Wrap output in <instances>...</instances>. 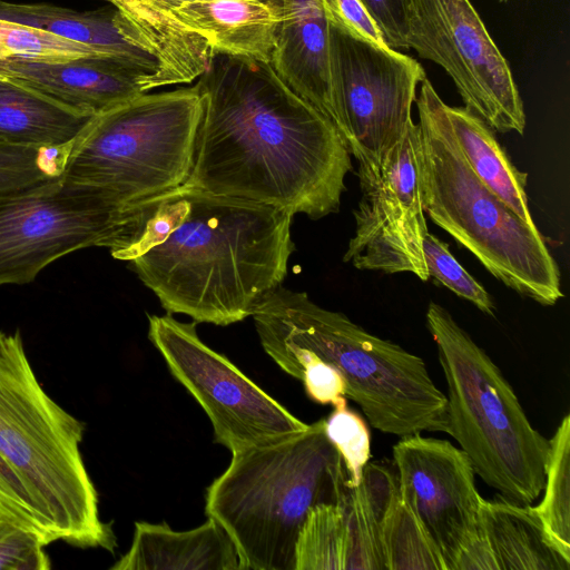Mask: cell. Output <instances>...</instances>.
Instances as JSON below:
<instances>
[{"label": "cell", "mask_w": 570, "mask_h": 570, "mask_svg": "<svg viewBox=\"0 0 570 570\" xmlns=\"http://www.w3.org/2000/svg\"><path fill=\"white\" fill-rule=\"evenodd\" d=\"M148 337L173 376L206 412L215 440L232 453L305 431L297 419L226 356L206 345L195 323L149 315Z\"/></svg>", "instance_id": "11"}, {"label": "cell", "mask_w": 570, "mask_h": 570, "mask_svg": "<svg viewBox=\"0 0 570 570\" xmlns=\"http://www.w3.org/2000/svg\"><path fill=\"white\" fill-rule=\"evenodd\" d=\"M128 24L138 43L153 55L157 71L147 90L189 83L207 68L214 55L207 42L188 33L173 17L184 3L198 0H108Z\"/></svg>", "instance_id": "17"}, {"label": "cell", "mask_w": 570, "mask_h": 570, "mask_svg": "<svg viewBox=\"0 0 570 570\" xmlns=\"http://www.w3.org/2000/svg\"><path fill=\"white\" fill-rule=\"evenodd\" d=\"M333 124L358 166L379 169L413 121L425 72L410 56L328 22Z\"/></svg>", "instance_id": "10"}, {"label": "cell", "mask_w": 570, "mask_h": 570, "mask_svg": "<svg viewBox=\"0 0 570 570\" xmlns=\"http://www.w3.org/2000/svg\"><path fill=\"white\" fill-rule=\"evenodd\" d=\"M382 540L387 570H446L400 484L384 514Z\"/></svg>", "instance_id": "25"}, {"label": "cell", "mask_w": 570, "mask_h": 570, "mask_svg": "<svg viewBox=\"0 0 570 570\" xmlns=\"http://www.w3.org/2000/svg\"><path fill=\"white\" fill-rule=\"evenodd\" d=\"M544 494L533 507L544 529L561 553L570 559V415L549 440Z\"/></svg>", "instance_id": "26"}, {"label": "cell", "mask_w": 570, "mask_h": 570, "mask_svg": "<svg viewBox=\"0 0 570 570\" xmlns=\"http://www.w3.org/2000/svg\"><path fill=\"white\" fill-rule=\"evenodd\" d=\"M422 250L429 277L435 278L481 312L493 316L495 306L485 288L455 259L449 245L428 232Z\"/></svg>", "instance_id": "30"}, {"label": "cell", "mask_w": 570, "mask_h": 570, "mask_svg": "<svg viewBox=\"0 0 570 570\" xmlns=\"http://www.w3.org/2000/svg\"><path fill=\"white\" fill-rule=\"evenodd\" d=\"M173 17L214 53L271 61L277 17L265 0H198Z\"/></svg>", "instance_id": "20"}, {"label": "cell", "mask_w": 570, "mask_h": 570, "mask_svg": "<svg viewBox=\"0 0 570 570\" xmlns=\"http://www.w3.org/2000/svg\"><path fill=\"white\" fill-rule=\"evenodd\" d=\"M407 47L441 66L464 107L500 132L525 129V112L508 61L470 0H410Z\"/></svg>", "instance_id": "12"}, {"label": "cell", "mask_w": 570, "mask_h": 570, "mask_svg": "<svg viewBox=\"0 0 570 570\" xmlns=\"http://www.w3.org/2000/svg\"><path fill=\"white\" fill-rule=\"evenodd\" d=\"M94 117L0 73V142L29 148H68Z\"/></svg>", "instance_id": "21"}, {"label": "cell", "mask_w": 570, "mask_h": 570, "mask_svg": "<svg viewBox=\"0 0 570 570\" xmlns=\"http://www.w3.org/2000/svg\"><path fill=\"white\" fill-rule=\"evenodd\" d=\"M501 1H504V0H501Z\"/></svg>", "instance_id": "36"}, {"label": "cell", "mask_w": 570, "mask_h": 570, "mask_svg": "<svg viewBox=\"0 0 570 570\" xmlns=\"http://www.w3.org/2000/svg\"><path fill=\"white\" fill-rule=\"evenodd\" d=\"M83 424L45 391L21 335L0 332V454L23 481L49 532L80 548L116 547L80 452Z\"/></svg>", "instance_id": "6"}, {"label": "cell", "mask_w": 570, "mask_h": 570, "mask_svg": "<svg viewBox=\"0 0 570 570\" xmlns=\"http://www.w3.org/2000/svg\"><path fill=\"white\" fill-rule=\"evenodd\" d=\"M12 57L70 59L102 56L85 45L48 31L0 19V61Z\"/></svg>", "instance_id": "28"}, {"label": "cell", "mask_w": 570, "mask_h": 570, "mask_svg": "<svg viewBox=\"0 0 570 570\" xmlns=\"http://www.w3.org/2000/svg\"><path fill=\"white\" fill-rule=\"evenodd\" d=\"M347 525L340 504L309 510L295 544V570H346Z\"/></svg>", "instance_id": "27"}, {"label": "cell", "mask_w": 570, "mask_h": 570, "mask_svg": "<svg viewBox=\"0 0 570 570\" xmlns=\"http://www.w3.org/2000/svg\"><path fill=\"white\" fill-rule=\"evenodd\" d=\"M420 125L412 121L379 169L358 166L361 198L343 262L361 271L429 274L422 243L429 232L420 196Z\"/></svg>", "instance_id": "13"}, {"label": "cell", "mask_w": 570, "mask_h": 570, "mask_svg": "<svg viewBox=\"0 0 570 570\" xmlns=\"http://www.w3.org/2000/svg\"><path fill=\"white\" fill-rule=\"evenodd\" d=\"M129 204L65 176L0 190V286L26 284L58 258L122 240Z\"/></svg>", "instance_id": "9"}, {"label": "cell", "mask_w": 570, "mask_h": 570, "mask_svg": "<svg viewBox=\"0 0 570 570\" xmlns=\"http://www.w3.org/2000/svg\"><path fill=\"white\" fill-rule=\"evenodd\" d=\"M293 215L179 186L129 205L127 261L169 314L226 326L282 285L295 249Z\"/></svg>", "instance_id": "2"}, {"label": "cell", "mask_w": 570, "mask_h": 570, "mask_svg": "<svg viewBox=\"0 0 570 570\" xmlns=\"http://www.w3.org/2000/svg\"><path fill=\"white\" fill-rule=\"evenodd\" d=\"M114 570H240L236 548L214 519L191 530L136 522L130 549Z\"/></svg>", "instance_id": "19"}, {"label": "cell", "mask_w": 570, "mask_h": 570, "mask_svg": "<svg viewBox=\"0 0 570 570\" xmlns=\"http://www.w3.org/2000/svg\"><path fill=\"white\" fill-rule=\"evenodd\" d=\"M197 79L203 115L184 186L311 219L338 212L352 161L325 115L265 61L215 52Z\"/></svg>", "instance_id": "1"}, {"label": "cell", "mask_w": 570, "mask_h": 570, "mask_svg": "<svg viewBox=\"0 0 570 570\" xmlns=\"http://www.w3.org/2000/svg\"><path fill=\"white\" fill-rule=\"evenodd\" d=\"M69 148H29L0 142V190L28 187L61 176Z\"/></svg>", "instance_id": "29"}, {"label": "cell", "mask_w": 570, "mask_h": 570, "mask_svg": "<svg viewBox=\"0 0 570 570\" xmlns=\"http://www.w3.org/2000/svg\"><path fill=\"white\" fill-rule=\"evenodd\" d=\"M0 73L92 116L147 92L149 78L137 67L106 57H12L0 61Z\"/></svg>", "instance_id": "15"}, {"label": "cell", "mask_w": 570, "mask_h": 570, "mask_svg": "<svg viewBox=\"0 0 570 570\" xmlns=\"http://www.w3.org/2000/svg\"><path fill=\"white\" fill-rule=\"evenodd\" d=\"M325 433L341 454L347 472L346 485L356 487L371 458V438L366 423L345 403L335 406L325 419Z\"/></svg>", "instance_id": "31"}, {"label": "cell", "mask_w": 570, "mask_h": 570, "mask_svg": "<svg viewBox=\"0 0 570 570\" xmlns=\"http://www.w3.org/2000/svg\"><path fill=\"white\" fill-rule=\"evenodd\" d=\"M49 542L39 532L0 514V570H48Z\"/></svg>", "instance_id": "32"}, {"label": "cell", "mask_w": 570, "mask_h": 570, "mask_svg": "<svg viewBox=\"0 0 570 570\" xmlns=\"http://www.w3.org/2000/svg\"><path fill=\"white\" fill-rule=\"evenodd\" d=\"M479 530L498 570H570V559L553 543L530 504L482 498Z\"/></svg>", "instance_id": "22"}, {"label": "cell", "mask_w": 570, "mask_h": 570, "mask_svg": "<svg viewBox=\"0 0 570 570\" xmlns=\"http://www.w3.org/2000/svg\"><path fill=\"white\" fill-rule=\"evenodd\" d=\"M330 23L364 41L387 47L383 36L360 0H321Z\"/></svg>", "instance_id": "34"}, {"label": "cell", "mask_w": 570, "mask_h": 570, "mask_svg": "<svg viewBox=\"0 0 570 570\" xmlns=\"http://www.w3.org/2000/svg\"><path fill=\"white\" fill-rule=\"evenodd\" d=\"M420 196L430 219L498 281L544 306L563 297L559 267L535 224L522 219L472 171L428 78L419 97Z\"/></svg>", "instance_id": "5"}, {"label": "cell", "mask_w": 570, "mask_h": 570, "mask_svg": "<svg viewBox=\"0 0 570 570\" xmlns=\"http://www.w3.org/2000/svg\"><path fill=\"white\" fill-rule=\"evenodd\" d=\"M250 316L273 360L308 351L337 368L346 397L361 406L374 429L401 438L425 431L448 433L446 395L420 356L368 333L345 314L317 305L307 293L282 285Z\"/></svg>", "instance_id": "3"}, {"label": "cell", "mask_w": 570, "mask_h": 570, "mask_svg": "<svg viewBox=\"0 0 570 570\" xmlns=\"http://www.w3.org/2000/svg\"><path fill=\"white\" fill-rule=\"evenodd\" d=\"M0 514L42 534L49 543V532L16 470L0 454Z\"/></svg>", "instance_id": "33"}, {"label": "cell", "mask_w": 570, "mask_h": 570, "mask_svg": "<svg viewBox=\"0 0 570 570\" xmlns=\"http://www.w3.org/2000/svg\"><path fill=\"white\" fill-rule=\"evenodd\" d=\"M232 454L207 489L206 514L230 537L240 570H295V544L309 510L341 504L347 489L325 419Z\"/></svg>", "instance_id": "4"}, {"label": "cell", "mask_w": 570, "mask_h": 570, "mask_svg": "<svg viewBox=\"0 0 570 570\" xmlns=\"http://www.w3.org/2000/svg\"><path fill=\"white\" fill-rule=\"evenodd\" d=\"M397 491L394 464L381 461L367 462L361 482L347 487L340 504L347 525L346 570H387L382 523Z\"/></svg>", "instance_id": "23"}, {"label": "cell", "mask_w": 570, "mask_h": 570, "mask_svg": "<svg viewBox=\"0 0 570 570\" xmlns=\"http://www.w3.org/2000/svg\"><path fill=\"white\" fill-rule=\"evenodd\" d=\"M277 17L269 65L333 122L328 20L321 0H265Z\"/></svg>", "instance_id": "16"}, {"label": "cell", "mask_w": 570, "mask_h": 570, "mask_svg": "<svg viewBox=\"0 0 570 570\" xmlns=\"http://www.w3.org/2000/svg\"><path fill=\"white\" fill-rule=\"evenodd\" d=\"M401 491L406 495L446 570L479 532L482 497L466 453L448 440L421 433L403 436L392 449Z\"/></svg>", "instance_id": "14"}, {"label": "cell", "mask_w": 570, "mask_h": 570, "mask_svg": "<svg viewBox=\"0 0 570 570\" xmlns=\"http://www.w3.org/2000/svg\"><path fill=\"white\" fill-rule=\"evenodd\" d=\"M0 19L30 26L85 45L102 57L114 58L149 75L157 61L144 49L117 9L75 11L47 3H11L0 0Z\"/></svg>", "instance_id": "18"}, {"label": "cell", "mask_w": 570, "mask_h": 570, "mask_svg": "<svg viewBox=\"0 0 570 570\" xmlns=\"http://www.w3.org/2000/svg\"><path fill=\"white\" fill-rule=\"evenodd\" d=\"M391 49H409L410 0H360Z\"/></svg>", "instance_id": "35"}, {"label": "cell", "mask_w": 570, "mask_h": 570, "mask_svg": "<svg viewBox=\"0 0 570 570\" xmlns=\"http://www.w3.org/2000/svg\"><path fill=\"white\" fill-rule=\"evenodd\" d=\"M444 110L463 157L475 176L522 219L535 224L528 206V174L511 163L494 130L465 107L445 104Z\"/></svg>", "instance_id": "24"}, {"label": "cell", "mask_w": 570, "mask_h": 570, "mask_svg": "<svg viewBox=\"0 0 570 570\" xmlns=\"http://www.w3.org/2000/svg\"><path fill=\"white\" fill-rule=\"evenodd\" d=\"M425 317L448 384V434L500 497L531 504L544 488L549 440L532 426L499 366L448 309L430 302Z\"/></svg>", "instance_id": "7"}, {"label": "cell", "mask_w": 570, "mask_h": 570, "mask_svg": "<svg viewBox=\"0 0 570 570\" xmlns=\"http://www.w3.org/2000/svg\"><path fill=\"white\" fill-rule=\"evenodd\" d=\"M202 115L196 85L144 92L91 119L70 146L62 176L127 204L177 188L190 175Z\"/></svg>", "instance_id": "8"}]
</instances>
